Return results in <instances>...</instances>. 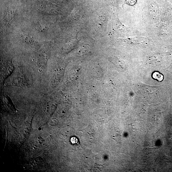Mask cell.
I'll list each match as a JSON object with an SVG mask.
<instances>
[{
  "instance_id": "6da1fadb",
  "label": "cell",
  "mask_w": 172,
  "mask_h": 172,
  "mask_svg": "<svg viewBox=\"0 0 172 172\" xmlns=\"http://www.w3.org/2000/svg\"><path fill=\"white\" fill-rule=\"evenodd\" d=\"M152 77L153 78L156 79L159 81H162L164 80V76L161 74L157 72L153 73Z\"/></svg>"
},
{
  "instance_id": "7a4b0ae2",
  "label": "cell",
  "mask_w": 172,
  "mask_h": 172,
  "mask_svg": "<svg viewBox=\"0 0 172 172\" xmlns=\"http://www.w3.org/2000/svg\"><path fill=\"white\" fill-rule=\"evenodd\" d=\"M137 0H126V2L131 5H133L136 4Z\"/></svg>"
}]
</instances>
